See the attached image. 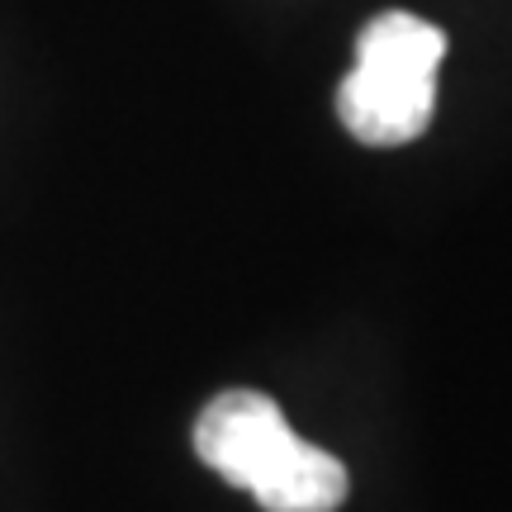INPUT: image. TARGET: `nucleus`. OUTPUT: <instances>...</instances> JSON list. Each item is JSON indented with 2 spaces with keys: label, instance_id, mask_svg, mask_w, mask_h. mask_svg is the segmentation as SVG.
<instances>
[{
  "label": "nucleus",
  "instance_id": "f257e3e1",
  "mask_svg": "<svg viewBox=\"0 0 512 512\" xmlns=\"http://www.w3.org/2000/svg\"><path fill=\"white\" fill-rule=\"evenodd\" d=\"M195 456L266 512H337L347 503V465L299 437L261 389H223L204 403Z\"/></svg>",
  "mask_w": 512,
  "mask_h": 512
},
{
  "label": "nucleus",
  "instance_id": "f03ea898",
  "mask_svg": "<svg viewBox=\"0 0 512 512\" xmlns=\"http://www.w3.org/2000/svg\"><path fill=\"white\" fill-rule=\"evenodd\" d=\"M446 34L432 19L384 10L356 34V67L337 86V114L356 143H418L437 110V67Z\"/></svg>",
  "mask_w": 512,
  "mask_h": 512
}]
</instances>
